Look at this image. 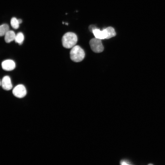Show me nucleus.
Wrapping results in <instances>:
<instances>
[{
    "mask_svg": "<svg viewBox=\"0 0 165 165\" xmlns=\"http://www.w3.org/2000/svg\"><path fill=\"white\" fill-rule=\"evenodd\" d=\"M77 41L76 35L72 32H68L63 36L62 42L63 46L66 48H71L74 47Z\"/></svg>",
    "mask_w": 165,
    "mask_h": 165,
    "instance_id": "nucleus-1",
    "label": "nucleus"
},
{
    "mask_svg": "<svg viewBox=\"0 0 165 165\" xmlns=\"http://www.w3.org/2000/svg\"><path fill=\"white\" fill-rule=\"evenodd\" d=\"M71 59L75 62H79L84 59L85 54L83 50L79 46H75L72 48L70 53Z\"/></svg>",
    "mask_w": 165,
    "mask_h": 165,
    "instance_id": "nucleus-2",
    "label": "nucleus"
},
{
    "mask_svg": "<svg viewBox=\"0 0 165 165\" xmlns=\"http://www.w3.org/2000/svg\"><path fill=\"white\" fill-rule=\"evenodd\" d=\"M101 40L95 37L90 40L89 44L90 48L94 52L99 53L103 51L104 47Z\"/></svg>",
    "mask_w": 165,
    "mask_h": 165,
    "instance_id": "nucleus-3",
    "label": "nucleus"
},
{
    "mask_svg": "<svg viewBox=\"0 0 165 165\" xmlns=\"http://www.w3.org/2000/svg\"><path fill=\"white\" fill-rule=\"evenodd\" d=\"M13 93L16 97L22 98L25 96L27 91L25 87L22 84L16 86L13 89Z\"/></svg>",
    "mask_w": 165,
    "mask_h": 165,
    "instance_id": "nucleus-4",
    "label": "nucleus"
},
{
    "mask_svg": "<svg viewBox=\"0 0 165 165\" xmlns=\"http://www.w3.org/2000/svg\"><path fill=\"white\" fill-rule=\"evenodd\" d=\"M92 32L96 38L100 39H107L108 32L106 28L101 30L96 28Z\"/></svg>",
    "mask_w": 165,
    "mask_h": 165,
    "instance_id": "nucleus-5",
    "label": "nucleus"
},
{
    "mask_svg": "<svg viewBox=\"0 0 165 165\" xmlns=\"http://www.w3.org/2000/svg\"><path fill=\"white\" fill-rule=\"evenodd\" d=\"M1 85L4 90H9L12 87V85L10 77L7 75L4 76L1 81Z\"/></svg>",
    "mask_w": 165,
    "mask_h": 165,
    "instance_id": "nucleus-6",
    "label": "nucleus"
},
{
    "mask_svg": "<svg viewBox=\"0 0 165 165\" xmlns=\"http://www.w3.org/2000/svg\"><path fill=\"white\" fill-rule=\"evenodd\" d=\"M2 69L6 71H10L15 68V62L11 60H7L3 61L1 64Z\"/></svg>",
    "mask_w": 165,
    "mask_h": 165,
    "instance_id": "nucleus-7",
    "label": "nucleus"
},
{
    "mask_svg": "<svg viewBox=\"0 0 165 165\" xmlns=\"http://www.w3.org/2000/svg\"><path fill=\"white\" fill-rule=\"evenodd\" d=\"M16 35L14 31L9 30L5 35L4 39L6 43H9L14 40Z\"/></svg>",
    "mask_w": 165,
    "mask_h": 165,
    "instance_id": "nucleus-8",
    "label": "nucleus"
},
{
    "mask_svg": "<svg viewBox=\"0 0 165 165\" xmlns=\"http://www.w3.org/2000/svg\"><path fill=\"white\" fill-rule=\"evenodd\" d=\"M9 30V27L8 24H4L1 25L0 26V36L5 35Z\"/></svg>",
    "mask_w": 165,
    "mask_h": 165,
    "instance_id": "nucleus-9",
    "label": "nucleus"
},
{
    "mask_svg": "<svg viewBox=\"0 0 165 165\" xmlns=\"http://www.w3.org/2000/svg\"><path fill=\"white\" fill-rule=\"evenodd\" d=\"M24 40V36L22 33L20 32L16 35L14 40L19 45L22 44Z\"/></svg>",
    "mask_w": 165,
    "mask_h": 165,
    "instance_id": "nucleus-10",
    "label": "nucleus"
},
{
    "mask_svg": "<svg viewBox=\"0 0 165 165\" xmlns=\"http://www.w3.org/2000/svg\"><path fill=\"white\" fill-rule=\"evenodd\" d=\"M106 29L108 32V37L107 39H108L116 36V32L114 28L111 27H108Z\"/></svg>",
    "mask_w": 165,
    "mask_h": 165,
    "instance_id": "nucleus-11",
    "label": "nucleus"
},
{
    "mask_svg": "<svg viewBox=\"0 0 165 165\" xmlns=\"http://www.w3.org/2000/svg\"><path fill=\"white\" fill-rule=\"evenodd\" d=\"M10 24L12 27L14 29H17L19 27L20 24L18 19L15 17L11 18L10 21Z\"/></svg>",
    "mask_w": 165,
    "mask_h": 165,
    "instance_id": "nucleus-12",
    "label": "nucleus"
},
{
    "mask_svg": "<svg viewBox=\"0 0 165 165\" xmlns=\"http://www.w3.org/2000/svg\"><path fill=\"white\" fill-rule=\"evenodd\" d=\"M119 164L121 165H132V162L130 160L126 159H122L119 162Z\"/></svg>",
    "mask_w": 165,
    "mask_h": 165,
    "instance_id": "nucleus-13",
    "label": "nucleus"
},
{
    "mask_svg": "<svg viewBox=\"0 0 165 165\" xmlns=\"http://www.w3.org/2000/svg\"><path fill=\"white\" fill-rule=\"evenodd\" d=\"M96 28H97L96 26L93 25H90L89 27L90 30L92 32L94 29Z\"/></svg>",
    "mask_w": 165,
    "mask_h": 165,
    "instance_id": "nucleus-14",
    "label": "nucleus"
},
{
    "mask_svg": "<svg viewBox=\"0 0 165 165\" xmlns=\"http://www.w3.org/2000/svg\"><path fill=\"white\" fill-rule=\"evenodd\" d=\"M18 20L20 24H21L22 22V20L20 19H18Z\"/></svg>",
    "mask_w": 165,
    "mask_h": 165,
    "instance_id": "nucleus-15",
    "label": "nucleus"
}]
</instances>
